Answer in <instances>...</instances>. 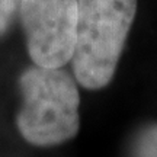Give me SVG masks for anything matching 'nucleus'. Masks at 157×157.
<instances>
[{
  "instance_id": "nucleus-1",
  "label": "nucleus",
  "mask_w": 157,
  "mask_h": 157,
  "mask_svg": "<svg viewBox=\"0 0 157 157\" xmlns=\"http://www.w3.org/2000/svg\"><path fill=\"white\" fill-rule=\"evenodd\" d=\"M76 44L71 67L76 80L89 90L112 82L134 23L137 0H77Z\"/></svg>"
},
{
  "instance_id": "nucleus-3",
  "label": "nucleus",
  "mask_w": 157,
  "mask_h": 157,
  "mask_svg": "<svg viewBox=\"0 0 157 157\" xmlns=\"http://www.w3.org/2000/svg\"><path fill=\"white\" fill-rule=\"evenodd\" d=\"M77 12V0H21L19 16L34 64L63 67L71 60Z\"/></svg>"
},
{
  "instance_id": "nucleus-2",
  "label": "nucleus",
  "mask_w": 157,
  "mask_h": 157,
  "mask_svg": "<svg viewBox=\"0 0 157 157\" xmlns=\"http://www.w3.org/2000/svg\"><path fill=\"white\" fill-rule=\"evenodd\" d=\"M22 108L16 127L29 144L52 147L74 138L80 128V93L61 67H28L19 77Z\"/></svg>"
},
{
  "instance_id": "nucleus-4",
  "label": "nucleus",
  "mask_w": 157,
  "mask_h": 157,
  "mask_svg": "<svg viewBox=\"0 0 157 157\" xmlns=\"http://www.w3.org/2000/svg\"><path fill=\"white\" fill-rule=\"evenodd\" d=\"M128 157H157V122L144 125L135 132Z\"/></svg>"
},
{
  "instance_id": "nucleus-5",
  "label": "nucleus",
  "mask_w": 157,
  "mask_h": 157,
  "mask_svg": "<svg viewBox=\"0 0 157 157\" xmlns=\"http://www.w3.org/2000/svg\"><path fill=\"white\" fill-rule=\"evenodd\" d=\"M21 0H0V36L9 31L15 15L19 12Z\"/></svg>"
}]
</instances>
